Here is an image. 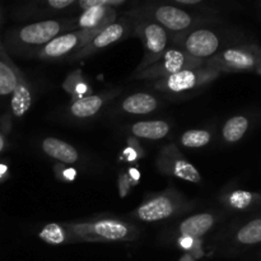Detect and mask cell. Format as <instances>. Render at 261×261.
<instances>
[{"instance_id":"7","label":"cell","mask_w":261,"mask_h":261,"mask_svg":"<svg viewBox=\"0 0 261 261\" xmlns=\"http://www.w3.org/2000/svg\"><path fill=\"white\" fill-rule=\"evenodd\" d=\"M101 31L79 30L75 31V32L64 33V35H60L54 38L53 41H50L43 47L38 48L37 56L41 59H46V60H55V59L65 58V56H69L70 54L78 53L81 48L88 45Z\"/></svg>"},{"instance_id":"15","label":"cell","mask_w":261,"mask_h":261,"mask_svg":"<svg viewBox=\"0 0 261 261\" xmlns=\"http://www.w3.org/2000/svg\"><path fill=\"white\" fill-rule=\"evenodd\" d=\"M42 150L48 157L64 165H73L79 160L78 150L73 145L58 138H46L42 142Z\"/></svg>"},{"instance_id":"34","label":"cell","mask_w":261,"mask_h":261,"mask_svg":"<svg viewBox=\"0 0 261 261\" xmlns=\"http://www.w3.org/2000/svg\"><path fill=\"white\" fill-rule=\"evenodd\" d=\"M0 129H2V134H9L12 130V120H10V115H4L0 119Z\"/></svg>"},{"instance_id":"25","label":"cell","mask_w":261,"mask_h":261,"mask_svg":"<svg viewBox=\"0 0 261 261\" xmlns=\"http://www.w3.org/2000/svg\"><path fill=\"white\" fill-rule=\"evenodd\" d=\"M211 133L206 130H188L180 138V143L188 148L205 147L211 142Z\"/></svg>"},{"instance_id":"29","label":"cell","mask_w":261,"mask_h":261,"mask_svg":"<svg viewBox=\"0 0 261 261\" xmlns=\"http://www.w3.org/2000/svg\"><path fill=\"white\" fill-rule=\"evenodd\" d=\"M54 170H55L56 177L60 181H64V182H71L76 177V170L73 167H69V166L56 165Z\"/></svg>"},{"instance_id":"13","label":"cell","mask_w":261,"mask_h":261,"mask_svg":"<svg viewBox=\"0 0 261 261\" xmlns=\"http://www.w3.org/2000/svg\"><path fill=\"white\" fill-rule=\"evenodd\" d=\"M116 9L109 7H94L87 9L76 19L79 30H103L116 20Z\"/></svg>"},{"instance_id":"23","label":"cell","mask_w":261,"mask_h":261,"mask_svg":"<svg viewBox=\"0 0 261 261\" xmlns=\"http://www.w3.org/2000/svg\"><path fill=\"white\" fill-rule=\"evenodd\" d=\"M247 127H249V120L246 117L234 116L224 124L222 134L226 142L236 143L244 137L245 133L247 132Z\"/></svg>"},{"instance_id":"39","label":"cell","mask_w":261,"mask_h":261,"mask_svg":"<svg viewBox=\"0 0 261 261\" xmlns=\"http://www.w3.org/2000/svg\"><path fill=\"white\" fill-rule=\"evenodd\" d=\"M177 261H196V260L194 259V257L191 256V255L189 254V252H186V254H184L182 256H181Z\"/></svg>"},{"instance_id":"33","label":"cell","mask_w":261,"mask_h":261,"mask_svg":"<svg viewBox=\"0 0 261 261\" xmlns=\"http://www.w3.org/2000/svg\"><path fill=\"white\" fill-rule=\"evenodd\" d=\"M73 4H75L74 0H48L47 2L48 7L54 8V9H64Z\"/></svg>"},{"instance_id":"16","label":"cell","mask_w":261,"mask_h":261,"mask_svg":"<svg viewBox=\"0 0 261 261\" xmlns=\"http://www.w3.org/2000/svg\"><path fill=\"white\" fill-rule=\"evenodd\" d=\"M214 226V217L211 213H201L189 217L178 227L181 236L201 239Z\"/></svg>"},{"instance_id":"35","label":"cell","mask_w":261,"mask_h":261,"mask_svg":"<svg viewBox=\"0 0 261 261\" xmlns=\"http://www.w3.org/2000/svg\"><path fill=\"white\" fill-rule=\"evenodd\" d=\"M127 176H129L133 186L138 185V182L140 181V177H142V175H140V171L138 170L137 167H130L129 170H127Z\"/></svg>"},{"instance_id":"30","label":"cell","mask_w":261,"mask_h":261,"mask_svg":"<svg viewBox=\"0 0 261 261\" xmlns=\"http://www.w3.org/2000/svg\"><path fill=\"white\" fill-rule=\"evenodd\" d=\"M117 186H119V194L120 198H125L129 194L130 189H132L133 184L130 181L127 172H121L119 175V180H117Z\"/></svg>"},{"instance_id":"40","label":"cell","mask_w":261,"mask_h":261,"mask_svg":"<svg viewBox=\"0 0 261 261\" xmlns=\"http://www.w3.org/2000/svg\"><path fill=\"white\" fill-rule=\"evenodd\" d=\"M0 20H2V10H0Z\"/></svg>"},{"instance_id":"17","label":"cell","mask_w":261,"mask_h":261,"mask_svg":"<svg viewBox=\"0 0 261 261\" xmlns=\"http://www.w3.org/2000/svg\"><path fill=\"white\" fill-rule=\"evenodd\" d=\"M12 61L0 41V97L13 94L17 86V75L12 66Z\"/></svg>"},{"instance_id":"26","label":"cell","mask_w":261,"mask_h":261,"mask_svg":"<svg viewBox=\"0 0 261 261\" xmlns=\"http://www.w3.org/2000/svg\"><path fill=\"white\" fill-rule=\"evenodd\" d=\"M145 155L144 149L142 148L140 143L138 142L137 138L130 137L127 138V147L122 150L120 161H125V162H137L138 160L143 158Z\"/></svg>"},{"instance_id":"36","label":"cell","mask_w":261,"mask_h":261,"mask_svg":"<svg viewBox=\"0 0 261 261\" xmlns=\"http://www.w3.org/2000/svg\"><path fill=\"white\" fill-rule=\"evenodd\" d=\"M9 178V167L5 163L0 162V184L7 181Z\"/></svg>"},{"instance_id":"12","label":"cell","mask_w":261,"mask_h":261,"mask_svg":"<svg viewBox=\"0 0 261 261\" xmlns=\"http://www.w3.org/2000/svg\"><path fill=\"white\" fill-rule=\"evenodd\" d=\"M256 59L252 51L246 48H227L205 63V66L216 70H247L254 68Z\"/></svg>"},{"instance_id":"14","label":"cell","mask_w":261,"mask_h":261,"mask_svg":"<svg viewBox=\"0 0 261 261\" xmlns=\"http://www.w3.org/2000/svg\"><path fill=\"white\" fill-rule=\"evenodd\" d=\"M12 66L14 69V73L17 75V86L12 94V101H10V109L12 114L15 117L24 116L31 109L32 105V89L30 83L27 82L25 76L20 71V69L12 61Z\"/></svg>"},{"instance_id":"3","label":"cell","mask_w":261,"mask_h":261,"mask_svg":"<svg viewBox=\"0 0 261 261\" xmlns=\"http://www.w3.org/2000/svg\"><path fill=\"white\" fill-rule=\"evenodd\" d=\"M186 205L182 196L175 190L154 194L143 201L132 216L142 222H158L180 213Z\"/></svg>"},{"instance_id":"9","label":"cell","mask_w":261,"mask_h":261,"mask_svg":"<svg viewBox=\"0 0 261 261\" xmlns=\"http://www.w3.org/2000/svg\"><path fill=\"white\" fill-rule=\"evenodd\" d=\"M177 43L191 58L206 63L217 55L221 41L214 31L198 28L182 36Z\"/></svg>"},{"instance_id":"27","label":"cell","mask_w":261,"mask_h":261,"mask_svg":"<svg viewBox=\"0 0 261 261\" xmlns=\"http://www.w3.org/2000/svg\"><path fill=\"white\" fill-rule=\"evenodd\" d=\"M252 201V194L247 193V191L237 190L233 191L231 195L228 196V204L232 208L236 209H245L251 204Z\"/></svg>"},{"instance_id":"24","label":"cell","mask_w":261,"mask_h":261,"mask_svg":"<svg viewBox=\"0 0 261 261\" xmlns=\"http://www.w3.org/2000/svg\"><path fill=\"white\" fill-rule=\"evenodd\" d=\"M237 240L244 245H255L261 242V219L249 222L237 233Z\"/></svg>"},{"instance_id":"19","label":"cell","mask_w":261,"mask_h":261,"mask_svg":"<svg viewBox=\"0 0 261 261\" xmlns=\"http://www.w3.org/2000/svg\"><path fill=\"white\" fill-rule=\"evenodd\" d=\"M130 132L134 138L160 140L170 133V125L166 121H139L130 127Z\"/></svg>"},{"instance_id":"37","label":"cell","mask_w":261,"mask_h":261,"mask_svg":"<svg viewBox=\"0 0 261 261\" xmlns=\"http://www.w3.org/2000/svg\"><path fill=\"white\" fill-rule=\"evenodd\" d=\"M176 3L180 5H188V7H193V5L200 4V0H176Z\"/></svg>"},{"instance_id":"6","label":"cell","mask_w":261,"mask_h":261,"mask_svg":"<svg viewBox=\"0 0 261 261\" xmlns=\"http://www.w3.org/2000/svg\"><path fill=\"white\" fill-rule=\"evenodd\" d=\"M218 74V70L205 65L198 69H188L158 79L154 83V88L166 93H182L205 86L217 78Z\"/></svg>"},{"instance_id":"18","label":"cell","mask_w":261,"mask_h":261,"mask_svg":"<svg viewBox=\"0 0 261 261\" xmlns=\"http://www.w3.org/2000/svg\"><path fill=\"white\" fill-rule=\"evenodd\" d=\"M158 107V101L149 93H135L124 99L121 109L127 114L145 115Z\"/></svg>"},{"instance_id":"22","label":"cell","mask_w":261,"mask_h":261,"mask_svg":"<svg viewBox=\"0 0 261 261\" xmlns=\"http://www.w3.org/2000/svg\"><path fill=\"white\" fill-rule=\"evenodd\" d=\"M38 237L43 242H46V244L53 245V246H59V245L68 242L71 236L65 226H61L59 223H48L41 229Z\"/></svg>"},{"instance_id":"20","label":"cell","mask_w":261,"mask_h":261,"mask_svg":"<svg viewBox=\"0 0 261 261\" xmlns=\"http://www.w3.org/2000/svg\"><path fill=\"white\" fill-rule=\"evenodd\" d=\"M105 103L103 96H88L74 101L70 106V114L78 119H88L101 110Z\"/></svg>"},{"instance_id":"32","label":"cell","mask_w":261,"mask_h":261,"mask_svg":"<svg viewBox=\"0 0 261 261\" xmlns=\"http://www.w3.org/2000/svg\"><path fill=\"white\" fill-rule=\"evenodd\" d=\"M194 241H195V239H193V237L180 236L177 240V244H178V246H180V249L185 250V251L189 252L191 249H193Z\"/></svg>"},{"instance_id":"38","label":"cell","mask_w":261,"mask_h":261,"mask_svg":"<svg viewBox=\"0 0 261 261\" xmlns=\"http://www.w3.org/2000/svg\"><path fill=\"white\" fill-rule=\"evenodd\" d=\"M5 147H7V140H5L4 134H2V132H0V153L5 149Z\"/></svg>"},{"instance_id":"28","label":"cell","mask_w":261,"mask_h":261,"mask_svg":"<svg viewBox=\"0 0 261 261\" xmlns=\"http://www.w3.org/2000/svg\"><path fill=\"white\" fill-rule=\"evenodd\" d=\"M124 4L125 0H82L78 5L81 9L87 10L94 7H109L115 9V7H120V5Z\"/></svg>"},{"instance_id":"10","label":"cell","mask_w":261,"mask_h":261,"mask_svg":"<svg viewBox=\"0 0 261 261\" xmlns=\"http://www.w3.org/2000/svg\"><path fill=\"white\" fill-rule=\"evenodd\" d=\"M143 18L157 23L166 31L171 32H185L195 24L191 14L175 5H157L143 12Z\"/></svg>"},{"instance_id":"8","label":"cell","mask_w":261,"mask_h":261,"mask_svg":"<svg viewBox=\"0 0 261 261\" xmlns=\"http://www.w3.org/2000/svg\"><path fill=\"white\" fill-rule=\"evenodd\" d=\"M157 168L165 175L173 176L193 184L201 182L199 171L181 154L175 144L167 145L161 150L157 158Z\"/></svg>"},{"instance_id":"31","label":"cell","mask_w":261,"mask_h":261,"mask_svg":"<svg viewBox=\"0 0 261 261\" xmlns=\"http://www.w3.org/2000/svg\"><path fill=\"white\" fill-rule=\"evenodd\" d=\"M189 254L194 257L195 260L200 259V257L204 256V251H203V240L201 239H195L194 241V246L193 249L189 251Z\"/></svg>"},{"instance_id":"1","label":"cell","mask_w":261,"mask_h":261,"mask_svg":"<svg viewBox=\"0 0 261 261\" xmlns=\"http://www.w3.org/2000/svg\"><path fill=\"white\" fill-rule=\"evenodd\" d=\"M71 237L79 241L89 242H125L134 241L139 236V229L121 219L101 218L91 222L65 224Z\"/></svg>"},{"instance_id":"5","label":"cell","mask_w":261,"mask_h":261,"mask_svg":"<svg viewBox=\"0 0 261 261\" xmlns=\"http://www.w3.org/2000/svg\"><path fill=\"white\" fill-rule=\"evenodd\" d=\"M135 35L139 36L144 45V58L135 70V74H138L153 65L165 54L168 45V33L157 23L142 18L135 24Z\"/></svg>"},{"instance_id":"21","label":"cell","mask_w":261,"mask_h":261,"mask_svg":"<svg viewBox=\"0 0 261 261\" xmlns=\"http://www.w3.org/2000/svg\"><path fill=\"white\" fill-rule=\"evenodd\" d=\"M63 88L68 92L74 101L91 96V87L84 79L81 70H74L69 74L63 83Z\"/></svg>"},{"instance_id":"11","label":"cell","mask_w":261,"mask_h":261,"mask_svg":"<svg viewBox=\"0 0 261 261\" xmlns=\"http://www.w3.org/2000/svg\"><path fill=\"white\" fill-rule=\"evenodd\" d=\"M127 32H129V27H127V23L124 19L119 20V22L115 20L114 23L105 27L88 45H86L78 53L74 54L70 59L75 60V59H83L89 55H93V54L119 42L120 40H122L127 35Z\"/></svg>"},{"instance_id":"4","label":"cell","mask_w":261,"mask_h":261,"mask_svg":"<svg viewBox=\"0 0 261 261\" xmlns=\"http://www.w3.org/2000/svg\"><path fill=\"white\" fill-rule=\"evenodd\" d=\"M205 65V63L191 58L180 47H170L165 51L160 60L155 61L153 65L145 70L135 74L134 78L149 79V81H158L166 78L168 75L178 73V71L188 70V69H198Z\"/></svg>"},{"instance_id":"2","label":"cell","mask_w":261,"mask_h":261,"mask_svg":"<svg viewBox=\"0 0 261 261\" xmlns=\"http://www.w3.org/2000/svg\"><path fill=\"white\" fill-rule=\"evenodd\" d=\"M73 25V20H42L13 30L7 35V45L14 50H31L43 47L60 36L65 28Z\"/></svg>"}]
</instances>
